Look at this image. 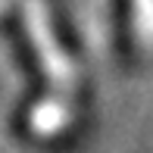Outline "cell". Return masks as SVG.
<instances>
[{
	"label": "cell",
	"instance_id": "obj_1",
	"mask_svg": "<svg viewBox=\"0 0 153 153\" xmlns=\"http://www.w3.org/2000/svg\"><path fill=\"white\" fill-rule=\"evenodd\" d=\"M22 19H25V25H28L31 47H34V53H38L41 66H44L47 78L56 85V91L62 97H72L78 75H75L72 62H69V56L62 53L56 34H53V25H50V16H47L44 0H25L22 3Z\"/></svg>",
	"mask_w": 153,
	"mask_h": 153
},
{
	"label": "cell",
	"instance_id": "obj_2",
	"mask_svg": "<svg viewBox=\"0 0 153 153\" xmlns=\"http://www.w3.org/2000/svg\"><path fill=\"white\" fill-rule=\"evenodd\" d=\"M134 31L144 44H153V0H134Z\"/></svg>",
	"mask_w": 153,
	"mask_h": 153
}]
</instances>
